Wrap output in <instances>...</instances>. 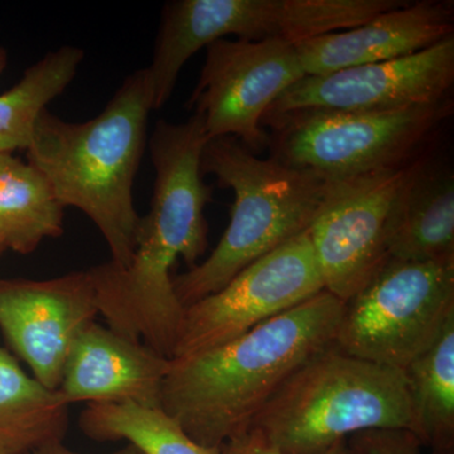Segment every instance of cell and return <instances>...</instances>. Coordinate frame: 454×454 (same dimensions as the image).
<instances>
[{"label":"cell","mask_w":454,"mask_h":454,"mask_svg":"<svg viewBox=\"0 0 454 454\" xmlns=\"http://www.w3.org/2000/svg\"><path fill=\"white\" fill-rule=\"evenodd\" d=\"M322 291L306 231L243 269L219 292L186 307L172 360L226 345Z\"/></svg>","instance_id":"cell-7"},{"label":"cell","mask_w":454,"mask_h":454,"mask_svg":"<svg viewBox=\"0 0 454 454\" xmlns=\"http://www.w3.org/2000/svg\"><path fill=\"white\" fill-rule=\"evenodd\" d=\"M65 207L40 169L0 154V244L31 254L44 239L64 234Z\"/></svg>","instance_id":"cell-16"},{"label":"cell","mask_w":454,"mask_h":454,"mask_svg":"<svg viewBox=\"0 0 454 454\" xmlns=\"http://www.w3.org/2000/svg\"><path fill=\"white\" fill-rule=\"evenodd\" d=\"M408 168L330 179L327 195L307 232L325 291L343 303L389 258L385 230Z\"/></svg>","instance_id":"cell-9"},{"label":"cell","mask_w":454,"mask_h":454,"mask_svg":"<svg viewBox=\"0 0 454 454\" xmlns=\"http://www.w3.org/2000/svg\"><path fill=\"white\" fill-rule=\"evenodd\" d=\"M389 258L429 262L454 256V176L418 160L397 190L385 230Z\"/></svg>","instance_id":"cell-14"},{"label":"cell","mask_w":454,"mask_h":454,"mask_svg":"<svg viewBox=\"0 0 454 454\" xmlns=\"http://www.w3.org/2000/svg\"><path fill=\"white\" fill-rule=\"evenodd\" d=\"M454 317V256L387 258L343 307L334 346L351 356L404 370L432 348Z\"/></svg>","instance_id":"cell-6"},{"label":"cell","mask_w":454,"mask_h":454,"mask_svg":"<svg viewBox=\"0 0 454 454\" xmlns=\"http://www.w3.org/2000/svg\"><path fill=\"white\" fill-rule=\"evenodd\" d=\"M83 51L62 46L29 66L20 82L0 95V154L28 149L35 122L76 76Z\"/></svg>","instance_id":"cell-18"},{"label":"cell","mask_w":454,"mask_h":454,"mask_svg":"<svg viewBox=\"0 0 454 454\" xmlns=\"http://www.w3.org/2000/svg\"><path fill=\"white\" fill-rule=\"evenodd\" d=\"M32 454H83L79 452H74V450H68L67 447L64 446V443H56L52 446L42 448L37 452ZM109 454H145L138 448L134 447L133 444H127L121 450H116V452Z\"/></svg>","instance_id":"cell-22"},{"label":"cell","mask_w":454,"mask_h":454,"mask_svg":"<svg viewBox=\"0 0 454 454\" xmlns=\"http://www.w3.org/2000/svg\"><path fill=\"white\" fill-rule=\"evenodd\" d=\"M454 83V35L414 55L306 76L264 116L301 109L387 110L441 103ZM262 116V118H264Z\"/></svg>","instance_id":"cell-11"},{"label":"cell","mask_w":454,"mask_h":454,"mask_svg":"<svg viewBox=\"0 0 454 454\" xmlns=\"http://www.w3.org/2000/svg\"><path fill=\"white\" fill-rule=\"evenodd\" d=\"M303 77L295 44L223 38L206 47L205 64L187 107L201 116L208 138L232 137L254 154L262 153L269 143L262 116Z\"/></svg>","instance_id":"cell-8"},{"label":"cell","mask_w":454,"mask_h":454,"mask_svg":"<svg viewBox=\"0 0 454 454\" xmlns=\"http://www.w3.org/2000/svg\"><path fill=\"white\" fill-rule=\"evenodd\" d=\"M453 113L452 98L441 103L387 110L301 109L264 116L270 158L325 179L400 169Z\"/></svg>","instance_id":"cell-5"},{"label":"cell","mask_w":454,"mask_h":454,"mask_svg":"<svg viewBox=\"0 0 454 454\" xmlns=\"http://www.w3.org/2000/svg\"><path fill=\"white\" fill-rule=\"evenodd\" d=\"M202 175L234 191L230 223L205 262L173 278L184 309L223 289L256 260L303 232L321 207L330 179L292 168L273 158L262 160L236 138L208 140Z\"/></svg>","instance_id":"cell-3"},{"label":"cell","mask_w":454,"mask_h":454,"mask_svg":"<svg viewBox=\"0 0 454 454\" xmlns=\"http://www.w3.org/2000/svg\"><path fill=\"white\" fill-rule=\"evenodd\" d=\"M221 454H286L271 446L262 435L253 430L230 439L220 447ZM324 454H351L348 441L339 442Z\"/></svg>","instance_id":"cell-21"},{"label":"cell","mask_w":454,"mask_h":454,"mask_svg":"<svg viewBox=\"0 0 454 454\" xmlns=\"http://www.w3.org/2000/svg\"><path fill=\"white\" fill-rule=\"evenodd\" d=\"M83 434L98 442L127 441L145 454H221L201 446L160 408L136 404H88L80 415Z\"/></svg>","instance_id":"cell-19"},{"label":"cell","mask_w":454,"mask_h":454,"mask_svg":"<svg viewBox=\"0 0 454 454\" xmlns=\"http://www.w3.org/2000/svg\"><path fill=\"white\" fill-rule=\"evenodd\" d=\"M98 315L90 270L49 280L0 278V330L47 389H59L74 340Z\"/></svg>","instance_id":"cell-10"},{"label":"cell","mask_w":454,"mask_h":454,"mask_svg":"<svg viewBox=\"0 0 454 454\" xmlns=\"http://www.w3.org/2000/svg\"><path fill=\"white\" fill-rule=\"evenodd\" d=\"M345 303L322 291L226 345L173 358L160 409L201 446L220 448L254 417L295 370L336 339Z\"/></svg>","instance_id":"cell-1"},{"label":"cell","mask_w":454,"mask_h":454,"mask_svg":"<svg viewBox=\"0 0 454 454\" xmlns=\"http://www.w3.org/2000/svg\"><path fill=\"white\" fill-rule=\"evenodd\" d=\"M68 405L59 391L29 378L16 358L0 348V448L32 454L62 443L68 428Z\"/></svg>","instance_id":"cell-15"},{"label":"cell","mask_w":454,"mask_h":454,"mask_svg":"<svg viewBox=\"0 0 454 454\" xmlns=\"http://www.w3.org/2000/svg\"><path fill=\"white\" fill-rule=\"evenodd\" d=\"M8 55L7 51L0 47V74L4 71L5 66H7Z\"/></svg>","instance_id":"cell-23"},{"label":"cell","mask_w":454,"mask_h":454,"mask_svg":"<svg viewBox=\"0 0 454 454\" xmlns=\"http://www.w3.org/2000/svg\"><path fill=\"white\" fill-rule=\"evenodd\" d=\"M153 110L145 68L125 79L94 119L68 122L44 110L27 162L43 173L64 207L82 211L106 239L116 267H129L140 226L133 187Z\"/></svg>","instance_id":"cell-2"},{"label":"cell","mask_w":454,"mask_h":454,"mask_svg":"<svg viewBox=\"0 0 454 454\" xmlns=\"http://www.w3.org/2000/svg\"><path fill=\"white\" fill-rule=\"evenodd\" d=\"M351 454H420L422 443L405 429H372L354 434Z\"/></svg>","instance_id":"cell-20"},{"label":"cell","mask_w":454,"mask_h":454,"mask_svg":"<svg viewBox=\"0 0 454 454\" xmlns=\"http://www.w3.org/2000/svg\"><path fill=\"white\" fill-rule=\"evenodd\" d=\"M454 32L453 2H404L361 26L295 44L306 76L393 61L434 46Z\"/></svg>","instance_id":"cell-13"},{"label":"cell","mask_w":454,"mask_h":454,"mask_svg":"<svg viewBox=\"0 0 454 454\" xmlns=\"http://www.w3.org/2000/svg\"><path fill=\"white\" fill-rule=\"evenodd\" d=\"M169 358L91 322L74 340L57 391L68 405L136 404L160 409Z\"/></svg>","instance_id":"cell-12"},{"label":"cell","mask_w":454,"mask_h":454,"mask_svg":"<svg viewBox=\"0 0 454 454\" xmlns=\"http://www.w3.org/2000/svg\"><path fill=\"white\" fill-rule=\"evenodd\" d=\"M415 437L432 452L454 450V317L432 348L404 369Z\"/></svg>","instance_id":"cell-17"},{"label":"cell","mask_w":454,"mask_h":454,"mask_svg":"<svg viewBox=\"0 0 454 454\" xmlns=\"http://www.w3.org/2000/svg\"><path fill=\"white\" fill-rule=\"evenodd\" d=\"M372 429L414 432L404 370L351 356L333 343L278 387L247 430L286 454H324Z\"/></svg>","instance_id":"cell-4"},{"label":"cell","mask_w":454,"mask_h":454,"mask_svg":"<svg viewBox=\"0 0 454 454\" xmlns=\"http://www.w3.org/2000/svg\"><path fill=\"white\" fill-rule=\"evenodd\" d=\"M0 454H11V453L5 452V450H3L2 448H0Z\"/></svg>","instance_id":"cell-25"},{"label":"cell","mask_w":454,"mask_h":454,"mask_svg":"<svg viewBox=\"0 0 454 454\" xmlns=\"http://www.w3.org/2000/svg\"><path fill=\"white\" fill-rule=\"evenodd\" d=\"M5 250H7V249H5V247H3V245H2V244H0V255H2V254H3V253H4V252H5Z\"/></svg>","instance_id":"cell-24"}]
</instances>
